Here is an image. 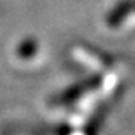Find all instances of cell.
Instances as JSON below:
<instances>
[{
  "instance_id": "cell-1",
  "label": "cell",
  "mask_w": 135,
  "mask_h": 135,
  "mask_svg": "<svg viewBox=\"0 0 135 135\" xmlns=\"http://www.w3.org/2000/svg\"><path fill=\"white\" fill-rule=\"evenodd\" d=\"M135 8V2H122L120 5H117L114 9H113V12H110V15H108V24L110 26H117L119 23H122V20H125L126 17H128V12H129L131 9H134Z\"/></svg>"
},
{
  "instance_id": "cell-2",
  "label": "cell",
  "mask_w": 135,
  "mask_h": 135,
  "mask_svg": "<svg viewBox=\"0 0 135 135\" xmlns=\"http://www.w3.org/2000/svg\"><path fill=\"white\" fill-rule=\"evenodd\" d=\"M36 51H38V42L33 38H27L18 45L17 56L20 59H30L36 54Z\"/></svg>"
}]
</instances>
